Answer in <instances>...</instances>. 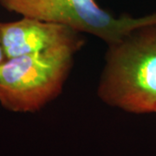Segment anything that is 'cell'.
<instances>
[{
  "label": "cell",
  "instance_id": "obj_1",
  "mask_svg": "<svg viewBox=\"0 0 156 156\" xmlns=\"http://www.w3.org/2000/svg\"><path fill=\"white\" fill-rule=\"evenodd\" d=\"M97 95L123 111L156 114V23L108 45Z\"/></svg>",
  "mask_w": 156,
  "mask_h": 156
},
{
  "label": "cell",
  "instance_id": "obj_2",
  "mask_svg": "<svg viewBox=\"0 0 156 156\" xmlns=\"http://www.w3.org/2000/svg\"><path fill=\"white\" fill-rule=\"evenodd\" d=\"M78 50L61 48L5 59L0 63V103L17 113L40 110L56 99Z\"/></svg>",
  "mask_w": 156,
  "mask_h": 156
},
{
  "label": "cell",
  "instance_id": "obj_3",
  "mask_svg": "<svg viewBox=\"0 0 156 156\" xmlns=\"http://www.w3.org/2000/svg\"><path fill=\"white\" fill-rule=\"evenodd\" d=\"M0 5L22 17L59 23L92 35L107 45L120 41L134 29L156 23V12L140 17H116L95 0H0Z\"/></svg>",
  "mask_w": 156,
  "mask_h": 156
},
{
  "label": "cell",
  "instance_id": "obj_4",
  "mask_svg": "<svg viewBox=\"0 0 156 156\" xmlns=\"http://www.w3.org/2000/svg\"><path fill=\"white\" fill-rule=\"evenodd\" d=\"M0 40L6 59L61 48L79 51L84 44L82 33L73 29L26 17L0 23Z\"/></svg>",
  "mask_w": 156,
  "mask_h": 156
},
{
  "label": "cell",
  "instance_id": "obj_5",
  "mask_svg": "<svg viewBox=\"0 0 156 156\" xmlns=\"http://www.w3.org/2000/svg\"><path fill=\"white\" fill-rule=\"evenodd\" d=\"M5 59V54H4L3 48H2V45H1V40H0V63H2Z\"/></svg>",
  "mask_w": 156,
  "mask_h": 156
}]
</instances>
